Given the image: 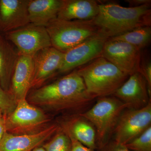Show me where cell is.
<instances>
[{
    "label": "cell",
    "mask_w": 151,
    "mask_h": 151,
    "mask_svg": "<svg viewBox=\"0 0 151 151\" xmlns=\"http://www.w3.org/2000/svg\"><path fill=\"white\" fill-rule=\"evenodd\" d=\"M131 7H138L146 4H151V0H126Z\"/></svg>",
    "instance_id": "cell-27"
},
{
    "label": "cell",
    "mask_w": 151,
    "mask_h": 151,
    "mask_svg": "<svg viewBox=\"0 0 151 151\" xmlns=\"http://www.w3.org/2000/svg\"><path fill=\"white\" fill-rule=\"evenodd\" d=\"M51 140L42 147L45 151H71L70 137L64 131H58Z\"/></svg>",
    "instance_id": "cell-21"
},
{
    "label": "cell",
    "mask_w": 151,
    "mask_h": 151,
    "mask_svg": "<svg viewBox=\"0 0 151 151\" xmlns=\"http://www.w3.org/2000/svg\"><path fill=\"white\" fill-rule=\"evenodd\" d=\"M6 117V115H4L0 119V142L2 139L6 132H7Z\"/></svg>",
    "instance_id": "cell-28"
},
{
    "label": "cell",
    "mask_w": 151,
    "mask_h": 151,
    "mask_svg": "<svg viewBox=\"0 0 151 151\" xmlns=\"http://www.w3.org/2000/svg\"><path fill=\"white\" fill-rule=\"evenodd\" d=\"M108 39L106 36L99 32L96 35L64 52L59 72L67 73L100 57Z\"/></svg>",
    "instance_id": "cell-9"
},
{
    "label": "cell",
    "mask_w": 151,
    "mask_h": 151,
    "mask_svg": "<svg viewBox=\"0 0 151 151\" xmlns=\"http://www.w3.org/2000/svg\"><path fill=\"white\" fill-rule=\"evenodd\" d=\"M64 53L53 47L43 49L34 55V74L31 88L40 86L62 65Z\"/></svg>",
    "instance_id": "cell-13"
},
{
    "label": "cell",
    "mask_w": 151,
    "mask_h": 151,
    "mask_svg": "<svg viewBox=\"0 0 151 151\" xmlns=\"http://www.w3.org/2000/svg\"><path fill=\"white\" fill-rule=\"evenodd\" d=\"M151 126V102L141 109H127L122 113L113 131V141L126 145Z\"/></svg>",
    "instance_id": "cell-6"
},
{
    "label": "cell",
    "mask_w": 151,
    "mask_h": 151,
    "mask_svg": "<svg viewBox=\"0 0 151 151\" xmlns=\"http://www.w3.org/2000/svg\"><path fill=\"white\" fill-rule=\"evenodd\" d=\"M4 115L1 109H0V119L3 117V116Z\"/></svg>",
    "instance_id": "cell-30"
},
{
    "label": "cell",
    "mask_w": 151,
    "mask_h": 151,
    "mask_svg": "<svg viewBox=\"0 0 151 151\" xmlns=\"http://www.w3.org/2000/svg\"><path fill=\"white\" fill-rule=\"evenodd\" d=\"M98 151H131L125 145L119 144L114 141H109Z\"/></svg>",
    "instance_id": "cell-25"
},
{
    "label": "cell",
    "mask_w": 151,
    "mask_h": 151,
    "mask_svg": "<svg viewBox=\"0 0 151 151\" xmlns=\"http://www.w3.org/2000/svg\"><path fill=\"white\" fill-rule=\"evenodd\" d=\"M19 56L16 47L0 34V83L7 92Z\"/></svg>",
    "instance_id": "cell-18"
},
{
    "label": "cell",
    "mask_w": 151,
    "mask_h": 151,
    "mask_svg": "<svg viewBox=\"0 0 151 151\" xmlns=\"http://www.w3.org/2000/svg\"><path fill=\"white\" fill-rule=\"evenodd\" d=\"M48 122L42 111L31 105L26 99L17 102L14 111L6 117L7 132L14 134H29Z\"/></svg>",
    "instance_id": "cell-8"
},
{
    "label": "cell",
    "mask_w": 151,
    "mask_h": 151,
    "mask_svg": "<svg viewBox=\"0 0 151 151\" xmlns=\"http://www.w3.org/2000/svg\"><path fill=\"white\" fill-rule=\"evenodd\" d=\"M5 38L15 47L19 55L33 56L40 50L52 46L46 27L31 23L6 32Z\"/></svg>",
    "instance_id": "cell-7"
},
{
    "label": "cell",
    "mask_w": 151,
    "mask_h": 151,
    "mask_svg": "<svg viewBox=\"0 0 151 151\" xmlns=\"http://www.w3.org/2000/svg\"><path fill=\"white\" fill-rule=\"evenodd\" d=\"M87 92L83 78L76 70L51 84L35 89L29 100L35 105L57 111L74 110L84 113L94 99Z\"/></svg>",
    "instance_id": "cell-1"
},
{
    "label": "cell",
    "mask_w": 151,
    "mask_h": 151,
    "mask_svg": "<svg viewBox=\"0 0 151 151\" xmlns=\"http://www.w3.org/2000/svg\"><path fill=\"white\" fill-rule=\"evenodd\" d=\"M64 131L84 146L97 151L95 128L80 114L68 122Z\"/></svg>",
    "instance_id": "cell-19"
},
{
    "label": "cell",
    "mask_w": 151,
    "mask_h": 151,
    "mask_svg": "<svg viewBox=\"0 0 151 151\" xmlns=\"http://www.w3.org/2000/svg\"><path fill=\"white\" fill-rule=\"evenodd\" d=\"M59 129L52 124L42 130L29 134H15L6 132L0 142V151H32L42 145Z\"/></svg>",
    "instance_id": "cell-12"
},
{
    "label": "cell",
    "mask_w": 151,
    "mask_h": 151,
    "mask_svg": "<svg viewBox=\"0 0 151 151\" xmlns=\"http://www.w3.org/2000/svg\"><path fill=\"white\" fill-rule=\"evenodd\" d=\"M68 136L71 142V151H97L84 146L70 135Z\"/></svg>",
    "instance_id": "cell-26"
},
{
    "label": "cell",
    "mask_w": 151,
    "mask_h": 151,
    "mask_svg": "<svg viewBox=\"0 0 151 151\" xmlns=\"http://www.w3.org/2000/svg\"><path fill=\"white\" fill-rule=\"evenodd\" d=\"M99 4L94 0H62L57 18L65 20H90L99 12Z\"/></svg>",
    "instance_id": "cell-16"
},
{
    "label": "cell",
    "mask_w": 151,
    "mask_h": 151,
    "mask_svg": "<svg viewBox=\"0 0 151 151\" xmlns=\"http://www.w3.org/2000/svg\"><path fill=\"white\" fill-rule=\"evenodd\" d=\"M62 4V0H29L30 22L45 27L57 18Z\"/></svg>",
    "instance_id": "cell-17"
},
{
    "label": "cell",
    "mask_w": 151,
    "mask_h": 151,
    "mask_svg": "<svg viewBox=\"0 0 151 151\" xmlns=\"http://www.w3.org/2000/svg\"><path fill=\"white\" fill-rule=\"evenodd\" d=\"M33 74L34 55H19L11 79L10 92L17 102L26 98Z\"/></svg>",
    "instance_id": "cell-15"
},
{
    "label": "cell",
    "mask_w": 151,
    "mask_h": 151,
    "mask_svg": "<svg viewBox=\"0 0 151 151\" xmlns=\"http://www.w3.org/2000/svg\"><path fill=\"white\" fill-rule=\"evenodd\" d=\"M29 2V0H0L1 31L8 32L30 23Z\"/></svg>",
    "instance_id": "cell-14"
},
{
    "label": "cell",
    "mask_w": 151,
    "mask_h": 151,
    "mask_svg": "<svg viewBox=\"0 0 151 151\" xmlns=\"http://www.w3.org/2000/svg\"><path fill=\"white\" fill-rule=\"evenodd\" d=\"M101 57L129 76L139 71L141 50L127 42L108 39L103 47Z\"/></svg>",
    "instance_id": "cell-10"
},
{
    "label": "cell",
    "mask_w": 151,
    "mask_h": 151,
    "mask_svg": "<svg viewBox=\"0 0 151 151\" xmlns=\"http://www.w3.org/2000/svg\"><path fill=\"white\" fill-rule=\"evenodd\" d=\"M76 70L83 78L87 92L95 99L112 96L129 76L101 56Z\"/></svg>",
    "instance_id": "cell-3"
},
{
    "label": "cell",
    "mask_w": 151,
    "mask_h": 151,
    "mask_svg": "<svg viewBox=\"0 0 151 151\" xmlns=\"http://www.w3.org/2000/svg\"><path fill=\"white\" fill-rule=\"evenodd\" d=\"M17 101L10 92L3 89L0 85V109L4 115L12 113L14 110Z\"/></svg>",
    "instance_id": "cell-23"
},
{
    "label": "cell",
    "mask_w": 151,
    "mask_h": 151,
    "mask_svg": "<svg viewBox=\"0 0 151 151\" xmlns=\"http://www.w3.org/2000/svg\"><path fill=\"white\" fill-rule=\"evenodd\" d=\"M32 151H45V149L43 148V147L40 146V147H37L34 150Z\"/></svg>",
    "instance_id": "cell-29"
},
{
    "label": "cell",
    "mask_w": 151,
    "mask_h": 151,
    "mask_svg": "<svg viewBox=\"0 0 151 151\" xmlns=\"http://www.w3.org/2000/svg\"><path fill=\"white\" fill-rule=\"evenodd\" d=\"M113 96L126 104L128 109H141L151 102L147 82L139 72L130 75Z\"/></svg>",
    "instance_id": "cell-11"
},
{
    "label": "cell",
    "mask_w": 151,
    "mask_h": 151,
    "mask_svg": "<svg viewBox=\"0 0 151 151\" xmlns=\"http://www.w3.org/2000/svg\"><path fill=\"white\" fill-rule=\"evenodd\" d=\"M1 31V17H0V31Z\"/></svg>",
    "instance_id": "cell-31"
},
{
    "label": "cell",
    "mask_w": 151,
    "mask_h": 151,
    "mask_svg": "<svg viewBox=\"0 0 151 151\" xmlns=\"http://www.w3.org/2000/svg\"><path fill=\"white\" fill-rule=\"evenodd\" d=\"M127 109L126 104L112 95L97 98L94 105L79 114L95 128L97 151L110 141L120 116Z\"/></svg>",
    "instance_id": "cell-4"
},
{
    "label": "cell",
    "mask_w": 151,
    "mask_h": 151,
    "mask_svg": "<svg viewBox=\"0 0 151 151\" xmlns=\"http://www.w3.org/2000/svg\"><path fill=\"white\" fill-rule=\"evenodd\" d=\"M125 145L131 151H151V126Z\"/></svg>",
    "instance_id": "cell-22"
},
{
    "label": "cell",
    "mask_w": 151,
    "mask_h": 151,
    "mask_svg": "<svg viewBox=\"0 0 151 151\" xmlns=\"http://www.w3.org/2000/svg\"><path fill=\"white\" fill-rule=\"evenodd\" d=\"M151 38V26H146L138 28L108 40L127 42L141 50L148 45Z\"/></svg>",
    "instance_id": "cell-20"
},
{
    "label": "cell",
    "mask_w": 151,
    "mask_h": 151,
    "mask_svg": "<svg viewBox=\"0 0 151 151\" xmlns=\"http://www.w3.org/2000/svg\"><path fill=\"white\" fill-rule=\"evenodd\" d=\"M143 76L147 85L149 95H151V63L148 60L145 61H141L139 71Z\"/></svg>",
    "instance_id": "cell-24"
},
{
    "label": "cell",
    "mask_w": 151,
    "mask_h": 151,
    "mask_svg": "<svg viewBox=\"0 0 151 151\" xmlns=\"http://www.w3.org/2000/svg\"><path fill=\"white\" fill-rule=\"evenodd\" d=\"M99 32L108 39L143 27L151 26V4L125 7L113 3L99 4L92 19Z\"/></svg>",
    "instance_id": "cell-2"
},
{
    "label": "cell",
    "mask_w": 151,
    "mask_h": 151,
    "mask_svg": "<svg viewBox=\"0 0 151 151\" xmlns=\"http://www.w3.org/2000/svg\"><path fill=\"white\" fill-rule=\"evenodd\" d=\"M45 27L52 46L63 53L99 32L92 19L65 20L57 18Z\"/></svg>",
    "instance_id": "cell-5"
}]
</instances>
